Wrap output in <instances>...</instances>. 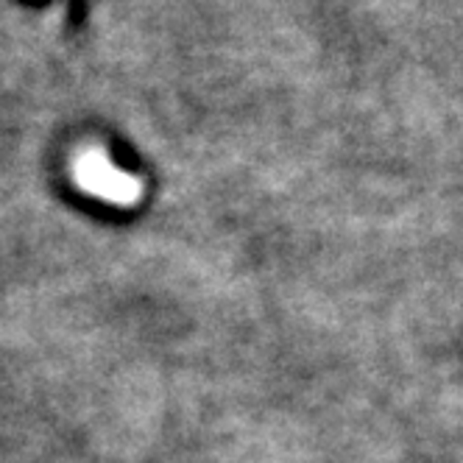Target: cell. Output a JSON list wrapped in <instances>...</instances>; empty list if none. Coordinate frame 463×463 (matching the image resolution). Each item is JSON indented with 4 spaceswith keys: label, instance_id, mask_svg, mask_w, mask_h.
<instances>
[{
    "label": "cell",
    "instance_id": "6da1fadb",
    "mask_svg": "<svg viewBox=\"0 0 463 463\" xmlns=\"http://www.w3.org/2000/svg\"><path fill=\"white\" fill-rule=\"evenodd\" d=\"M73 174H76V182L81 184V190L104 198V202H112V204H123V207L135 204L143 193L140 179L118 171L101 151H84L76 159Z\"/></svg>",
    "mask_w": 463,
    "mask_h": 463
}]
</instances>
